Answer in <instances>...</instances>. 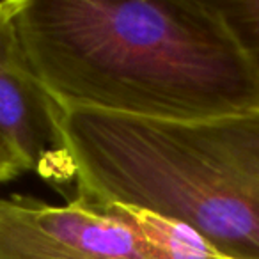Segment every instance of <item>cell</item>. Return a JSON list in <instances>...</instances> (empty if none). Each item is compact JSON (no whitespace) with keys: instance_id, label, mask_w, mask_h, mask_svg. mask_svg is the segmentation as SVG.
I'll list each match as a JSON object with an SVG mask.
<instances>
[{"instance_id":"4","label":"cell","mask_w":259,"mask_h":259,"mask_svg":"<svg viewBox=\"0 0 259 259\" xmlns=\"http://www.w3.org/2000/svg\"><path fill=\"white\" fill-rule=\"evenodd\" d=\"M34 226L66 248L89 259H151L142 238L119 213L75 194L66 204L20 197Z\"/></svg>"},{"instance_id":"6","label":"cell","mask_w":259,"mask_h":259,"mask_svg":"<svg viewBox=\"0 0 259 259\" xmlns=\"http://www.w3.org/2000/svg\"><path fill=\"white\" fill-rule=\"evenodd\" d=\"M0 259H89L39 231L20 195H0Z\"/></svg>"},{"instance_id":"5","label":"cell","mask_w":259,"mask_h":259,"mask_svg":"<svg viewBox=\"0 0 259 259\" xmlns=\"http://www.w3.org/2000/svg\"><path fill=\"white\" fill-rule=\"evenodd\" d=\"M101 206L112 208L137 231L151 259H229L217 252L201 234L176 220L128 206Z\"/></svg>"},{"instance_id":"2","label":"cell","mask_w":259,"mask_h":259,"mask_svg":"<svg viewBox=\"0 0 259 259\" xmlns=\"http://www.w3.org/2000/svg\"><path fill=\"white\" fill-rule=\"evenodd\" d=\"M61 114L78 195L176 220L229 259H259V110L195 121Z\"/></svg>"},{"instance_id":"3","label":"cell","mask_w":259,"mask_h":259,"mask_svg":"<svg viewBox=\"0 0 259 259\" xmlns=\"http://www.w3.org/2000/svg\"><path fill=\"white\" fill-rule=\"evenodd\" d=\"M22 0L0 2V142L25 172L73 180L61 107L37 76L18 32Z\"/></svg>"},{"instance_id":"8","label":"cell","mask_w":259,"mask_h":259,"mask_svg":"<svg viewBox=\"0 0 259 259\" xmlns=\"http://www.w3.org/2000/svg\"><path fill=\"white\" fill-rule=\"evenodd\" d=\"M23 172H25V170L22 169L18 160H16L15 156L8 151V148L0 142V185L22 176Z\"/></svg>"},{"instance_id":"7","label":"cell","mask_w":259,"mask_h":259,"mask_svg":"<svg viewBox=\"0 0 259 259\" xmlns=\"http://www.w3.org/2000/svg\"><path fill=\"white\" fill-rule=\"evenodd\" d=\"M213 6L259 78V0H213Z\"/></svg>"},{"instance_id":"1","label":"cell","mask_w":259,"mask_h":259,"mask_svg":"<svg viewBox=\"0 0 259 259\" xmlns=\"http://www.w3.org/2000/svg\"><path fill=\"white\" fill-rule=\"evenodd\" d=\"M18 32L61 108L163 121L259 110L213 0H22Z\"/></svg>"}]
</instances>
